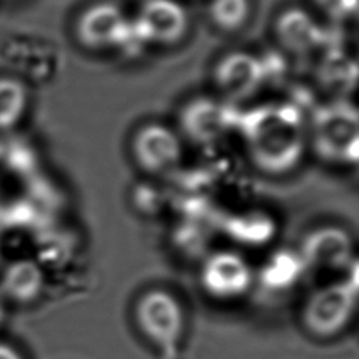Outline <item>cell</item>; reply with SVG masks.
Listing matches in <instances>:
<instances>
[{
  "label": "cell",
  "mask_w": 359,
  "mask_h": 359,
  "mask_svg": "<svg viewBox=\"0 0 359 359\" xmlns=\"http://www.w3.org/2000/svg\"><path fill=\"white\" fill-rule=\"evenodd\" d=\"M133 22L146 43L161 46L180 42L189 27L188 13L177 0H144Z\"/></svg>",
  "instance_id": "4"
},
{
  "label": "cell",
  "mask_w": 359,
  "mask_h": 359,
  "mask_svg": "<svg viewBox=\"0 0 359 359\" xmlns=\"http://www.w3.org/2000/svg\"><path fill=\"white\" fill-rule=\"evenodd\" d=\"M316 3L334 18H346L356 11V0H316Z\"/></svg>",
  "instance_id": "14"
},
{
  "label": "cell",
  "mask_w": 359,
  "mask_h": 359,
  "mask_svg": "<svg viewBox=\"0 0 359 359\" xmlns=\"http://www.w3.org/2000/svg\"><path fill=\"white\" fill-rule=\"evenodd\" d=\"M0 359H22V356L14 346L0 341Z\"/></svg>",
  "instance_id": "15"
},
{
  "label": "cell",
  "mask_w": 359,
  "mask_h": 359,
  "mask_svg": "<svg viewBox=\"0 0 359 359\" xmlns=\"http://www.w3.org/2000/svg\"><path fill=\"white\" fill-rule=\"evenodd\" d=\"M209 15L224 31L240 29L250 15V0H210Z\"/></svg>",
  "instance_id": "13"
},
{
  "label": "cell",
  "mask_w": 359,
  "mask_h": 359,
  "mask_svg": "<svg viewBox=\"0 0 359 359\" xmlns=\"http://www.w3.org/2000/svg\"><path fill=\"white\" fill-rule=\"evenodd\" d=\"M265 70L261 60L247 52L226 55L215 69L217 87L231 98H247L261 87Z\"/></svg>",
  "instance_id": "6"
},
{
  "label": "cell",
  "mask_w": 359,
  "mask_h": 359,
  "mask_svg": "<svg viewBox=\"0 0 359 359\" xmlns=\"http://www.w3.org/2000/svg\"><path fill=\"white\" fill-rule=\"evenodd\" d=\"M355 283L346 279L330 283L309 299L304 310L307 327L318 335H332L342 330L355 309Z\"/></svg>",
  "instance_id": "3"
},
{
  "label": "cell",
  "mask_w": 359,
  "mask_h": 359,
  "mask_svg": "<svg viewBox=\"0 0 359 359\" xmlns=\"http://www.w3.org/2000/svg\"><path fill=\"white\" fill-rule=\"evenodd\" d=\"M130 18L111 1L95 3L83 10L76 21L79 42L94 50L123 49Z\"/></svg>",
  "instance_id": "2"
},
{
  "label": "cell",
  "mask_w": 359,
  "mask_h": 359,
  "mask_svg": "<svg viewBox=\"0 0 359 359\" xmlns=\"http://www.w3.org/2000/svg\"><path fill=\"white\" fill-rule=\"evenodd\" d=\"M135 314L140 331L158 351L170 353L178 348L185 316L177 297L165 290H150L137 300Z\"/></svg>",
  "instance_id": "1"
},
{
  "label": "cell",
  "mask_w": 359,
  "mask_h": 359,
  "mask_svg": "<svg viewBox=\"0 0 359 359\" xmlns=\"http://www.w3.org/2000/svg\"><path fill=\"white\" fill-rule=\"evenodd\" d=\"M42 282V272L34 262L18 261L4 271L1 289L13 300L29 302L39 294Z\"/></svg>",
  "instance_id": "10"
},
{
  "label": "cell",
  "mask_w": 359,
  "mask_h": 359,
  "mask_svg": "<svg viewBox=\"0 0 359 359\" xmlns=\"http://www.w3.org/2000/svg\"><path fill=\"white\" fill-rule=\"evenodd\" d=\"M276 31L282 43L296 52L313 49L321 35L314 17L299 8L285 11L278 20Z\"/></svg>",
  "instance_id": "8"
},
{
  "label": "cell",
  "mask_w": 359,
  "mask_h": 359,
  "mask_svg": "<svg viewBox=\"0 0 359 359\" xmlns=\"http://www.w3.org/2000/svg\"><path fill=\"white\" fill-rule=\"evenodd\" d=\"M28 91L21 80L0 77V129L17 125L25 115Z\"/></svg>",
  "instance_id": "11"
},
{
  "label": "cell",
  "mask_w": 359,
  "mask_h": 359,
  "mask_svg": "<svg viewBox=\"0 0 359 359\" xmlns=\"http://www.w3.org/2000/svg\"><path fill=\"white\" fill-rule=\"evenodd\" d=\"M227 125L224 108L209 98H201L188 105L184 112V126L198 140L213 139Z\"/></svg>",
  "instance_id": "9"
},
{
  "label": "cell",
  "mask_w": 359,
  "mask_h": 359,
  "mask_svg": "<svg viewBox=\"0 0 359 359\" xmlns=\"http://www.w3.org/2000/svg\"><path fill=\"white\" fill-rule=\"evenodd\" d=\"M203 285L216 297L241 296L251 283V269L238 255L223 252L212 257L203 269Z\"/></svg>",
  "instance_id": "7"
},
{
  "label": "cell",
  "mask_w": 359,
  "mask_h": 359,
  "mask_svg": "<svg viewBox=\"0 0 359 359\" xmlns=\"http://www.w3.org/2000/svg\"><path fill=\"white\" fill-rule=\"evenodd\" d=\"M133 154L146 171L164 172L178 163L181 142L168 126L149 123L140 128L133 137Z\"/></svg>",
  "instance_id": "5"
},
{
  "label": "cell",
  "mask_w": 359,
  "mask_h": 359,
  "mask_svg": "<svg viewBox=\"0 0 359 359\" xmlns=\"http://www.w3.org/2000/svg\"><path fill=\"white\" fill-rule=\"evenodd\" d=\"M348 243L337 231H324L313 236L307 251L318 265H339L348 258Z\"/></svg>",
  "instance_id": "12"
}]
</instances>
